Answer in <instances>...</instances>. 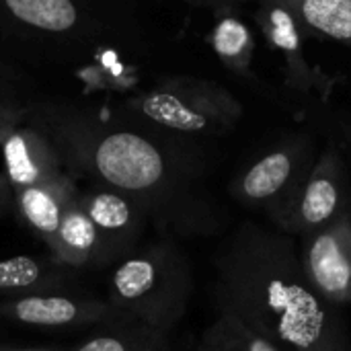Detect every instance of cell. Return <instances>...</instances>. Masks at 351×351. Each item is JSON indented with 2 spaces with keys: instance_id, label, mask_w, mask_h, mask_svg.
I'll return each mask as SVG.
<instances>
[{
  "instance_id": "obj_23",
  "label": "cell",
  "mask_w": 351,
  "mask_h": 351,
  "mask_svg": "<svg viewBox=\"0 0 351 351\" xmlns=\"http://www.w3.org/2000/svg\"><path fill=\"white\" fill-rule=\"evenodd\" d=\"M0 351H68V350H51V348H6V346H0Z\"/></svg>"
},
{
  "instance_id": "obj_13",
  "label": "cell",
  "mask_w": 351,
  "mask_h": 351,
  "mask_svg": "<svg viewBox=\"0 0 351 351\" xmlns=\"http://www.w3.org/2000/svg\"><path fill=\"white\" fill-rule=\"evenodd\" d=\"M257 25L271 45L284 58L288 78L300 88L313 86L315 72L304 53V25L298 21L288 2H269L257 10Z\"/></svg>"
},
{
  "instance_id": "obj_11",
  "label": "cell",
  "mask_w": 351,
  "mask_h": 351,
  "mask_svg": "<svg viewBox=\"0 0 351 351\" xmlns=\"http://www.w3.org/2000/svg\"><path fill=\"white\" fill-rule=\"evenodd\" d=\"M80 202L93 220L111 263H121L138 251L148 216L136 202L101 187L95 191H80Z\"/></svg>"
},
{
  "instance_id": "obj_19",
  "label": "cell",
  "mask_w": 351,
  "mask_h": 351,
  "mask_svg": "<svg viewBox=\"0 0 351 351\" xmlns=\"http://www.w3.org/2000/svg\"><path fill=\"white\" fill-rule=\"evenodd\" d=\"M158 343L167 346L165 339L156 337L146 327L119 319L115 323H109L101 333L93 335L90 339L68 351H142Z\"/></svg>"
},
{
  "instance_id": "obj_4",
  "label": "cell",
  "mask_w": 351,
  "mask_h": 351,
  "mask_svg": "<svg viewBox=\"0 0 351 351\" xmlns=\"http://www.w3.org/2000/svg\"><path fill=\"white\" fill-rule=\"evenodd\" d=\"M150 130L179 138H220L241 119V103L220 84L195 78L162 80L134 103Z\"/></svg>"
},
{
  "instance_id": "obj_10",
  "label": "cell",
  "mask_w": 351,
  "mask_h": 351,
  "mask_svg": "<svg viewBox=\"0 0 351 351\" xmlns=\"http://www.w3.org/2000/svg\"><path fill=\"white\" fill-rule=\"evenodd\" d=\"M0 148L4 175L12 193L47 185L70 175L51 140L33 123H25V119L4 136Z\"/></svg>"
},
{
  "instance_id": "obj_14",
  "label": "cell",
  "mask_w": 351,
  "mask_h": 351,
  "mask_svg": "<svg viewBox=\"0 0 351 351\" xmlns=\"http://www.w3.org/2000/svg\"><path fill=\"white\" fill-rule=\"evenodd\" d=\"M78 195V187L74 183V177L68 175L60 181L23 189L14 193V210L19 212L21 220L27 224V228L43 241V245L49 249L62 216L68 208V204Z\"/></svg>"
},
{
  "instance_id": "obj_9",
  "label": "cell",
  "mask_w": 351,
  "mask_h": 351,
  "mask_svg": "<svg viewBox=\"0 0 351 351\" xmlns=\"http://www.w3.org/2000/svg\"><path fill=\"white\" fill-rule=\"evenodd\" d=\"M0 317L39 329H76L84 325H109L119 321L107 300L62 292H39L6 298L0 302Z\"/></svg>"
},
{
  "instance_id": "obj_3",
  "label": "cell",
  "mask_w": 351,
  "mask_h": 351,
  "mask_svg": "<svg viewBox=\"0 0 351 351\" xmlns=\"http://www.w3.org/2000/svg\"><path fill=\"white\" fill-rule=\"evenodd\" d=\"M193 292L191 265L169 241L152 243L123 259L111 280L107 302L119 319L169 339L185 317Z\"/></svg>"
},
{
  "instance_id": "obj_16",
  "label": "cell",
  "mask_w": 351,
  "mask_h": 351,
  "mask_svg": "<svg viewBox=\"0 0 351 351\" xmlns=\"http://www.w3.org/2000/svg\"><path fill=\"white\" fill-rule=\"evenodd\" d=\"M195 351H284L271 339L243 323L230 313H220L218 319L202 333Z\"/></svg>"
},
{
  "instance_id": "obj_22",
  "label": "cell",
  "mask_w": 351,
  "mask_h": 351,
  "mask_svg": "<svg viewBox=\"0 0 351 351\" xmlns=\"http://www.w3.org/2000/svg\"><path fill=\"white\" fill-rule=\"evenodd\" d=\"M23 117H25V115H14V113H4V111H0V142L4 140V136H6L14 125H19V123L23 121Z\"/></svg>"
},
{
  "instance_id": "obj_24",
  "label": "cell",
  "mask_w": 351,
  "mask_h": 351,
  "mask_svg": "<svg viewBox=\"0 0 351 351\" xmlns=\"http://www.w3.org/2000/svg\"><path fill=\"white\" fill-rule=\"evenodd\" d=\"M142 351H167V346L165 343H158V346H150V348H146V350Z\"/></svg>"
},
{
  "instance_id": "obj_12",
  "label": "cell",
  "mask_w": 351,
  "mask_h": 351,
  "mask_svg": "<svg viewBox=\"0 0 351 351\" xmlns=\"http://www.w3.org/2000/svg\"><path fill=\"white\" fill-rule=\"evenodd\" d=\"M49 253H51V263L64 267L101 269L111 265L105 245L80 202V191L68 204L58 234L49 247Z\"/></svg>"
},
{
  "instance_id": "obj_6",
  "label": "cell",
  "mask_w": 351,
  "mask_h": 351,
  "mask_svg": "<svg viewBox=\"0 0 351 351\" xmlns=\"http://www.w3.org/2000/svg\"><path fill=\"white\" fill-rule=\"evenodd\" d=\"M313 165L311 144L290 140L251 162L230 183V193L249 208H267L271 218L278 220L294 199Z\"/></svg>"
},
{
  "instance_id": "obj_1",
  "label": "cell",
  "mask_w": 351,
  "mask_h": 351,
  "mask_svg": "<svg viewBox=\"0 0 351 351\" xmlns=\"http://www.w3.org/2000/svg\"><path fill=\"white\" fill-rule=\"evenodd\" d=\"M25 119L51 140L72 177H90L179 232L218 228L204 162L185 140L154 130L109 128L88 111L64 105H33Z\"/></svg>"
},
{
  "instance_id": "obj_18",
  "label": "cell",
  "mask_w": 351,
  "mask_h": 351,
  "mask_svg": "<svg viewBox=\"0 0 351 351\" xmlns=\"http://www.w3.org/2000/svg\"><path fill=\"white\" fill-rule=\"evenodd\" d=\"M210 41L212 49L226 68L239 74H249L255 56V37L247 23L239 16L226 14L214 25Z\"/></svg>"
},
{
  "instance_id": "obj_21",
  "label": "cell",
  "mask_w": 351,
  "mask_h": 351,
  "mask_svg": "<svg viewBox=\"0 0 351 351\" xmlns=\"http://www.w3.org/2000/svg\"><path fill=\"white\" fill-rule=\"evenodd\" d=\"M14 208V193L4 173H0V218Z\"/></svg>"
},
{
  "instance_id": "obj_17",
  "label": "cell",
  "mask_w": 351,
  "mask_h": 351,
  "mask_svg": "<svg viewBox=\"0 0 351 351\" xmlns=\"http://www.w3.org/2000/svg\"><path fill=\"white\" fill-rule=\"evenodd\" d=\"M304 29L351 47V0H288Z\"/></svg>"
},
{
  "instance_id": "obj_5",
  "label": "cell",
  "mask_w": 351,
  "mask_h": 351,
  "mask_svg": "<svg viewBox=\"0 0 351 351\" xmlns=\"http://www.w3.org/2000/svg\"><path fill=\"white\" fill-rule=\"evenodd\" d=\"M97 33V16L74 0L0 2V37L27 45L62 47L84 43Z\"/></svg>"
},
{
  "instance_id": "obj_7",
  "label": "cell",
  "mask_w": 351,
  "mask_h": 351,
  "mask_svg": "<svg viewBox=\"0 0 351 351\" xmlns=\"http://www.w3.org/2000/svg\"><path fill=\"white\" fill-rule=\"evenodd\" d=\"M346 212H350L348 173L341 156L327 148L317 158L294 199L276 224L286 232L308 237L323 230Z\"/></svg>"
},
{
  "instance_id": "obj_20",
  "label": "cell",
  "mask_w": 351,
  "mask_h": 351,
  "mask_svg": "<svg viewBox=\"0 0 351 351\" xmlns=\"http://www.w3.org/2000/svg\"><path fill=\"white\" fill-rule=\"evenodd\" d=\"M27 78L10 64L0 60V111L25 115L33 103L29 101Z\"/></svg>"
},
{
  "instance_id": "obj_8",
  "label": "cell",
  "mask_w": 351,
  "mask_h": 351,
  "mask_svg": "<svg viewBox=\"0 0 351 351\" xmlns=\"http://www.w3.org/2000/svg\"><path fill=\"white\" fill-rule=\"evenodd\" d=\"M298 257L321 300L333 308L351 304V210L304 237Z\"/></svg>"
},
{
  "instance_id": "obj_2",
  "label": "cell",
  "mask_w": 351,
  "mask_h": 351,
  "mask_svg": "<svg viewBox=\"0 0 351 351\" xmlns=\"http://www.w3.org/2000/svg\"><path fill=\"white\" fill-rule=\"evenodd\" d=\"M216 302L284 351H351L343 319L313 290L282 232L241 226L216 257Z\"/></svg>"
},
{
  "instance_id": "obj_15",
  "label": "cell",
  "mask_w": 351,
  "mask_h": 351,
  "mask_svg": "<svg viewBox=\"0 0 351 351\" xmlns=\"http://www.w3.org/2000/svg\"><path fill=\"white\" fill-rule=\"evenodd\" d=\"M66 286V276L49 261L35 257L0 259V296L19 298L39 292H58Z\"/></svg>"
}]
</instances>
